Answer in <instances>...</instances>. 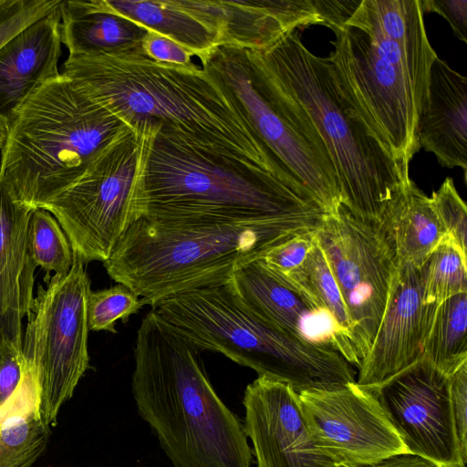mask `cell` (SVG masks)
<instances>
[{"label":"cell","instance_id":"1","mask_svg":"<svg viewBox=\"0 0 467 467\" xmlns=\"http://www.w3.org/2000/svg\"><path fill=\"white\" fill-rule=\"evenodd\" d=\"M420 0H360L330 27L327 57L365 119L409 171L420 150L418 122L438 57L425 30Z\"/></svg>","mask_w":467,"mask_h":467},{"label":"cell","instance_id":"2","mask_svg":"<svg viewBox=\"0 0 467 467\" xmlns=\"http://www.w3.org/2000/svg\"><path fill=\"white\" fill-rule=\"evenodd\" d=\"M60 74L134 130L165 125L278 177L234 99L196 64H166L144 55H69Z\"/></svg>","mask_w":467,"mask_h":467},{"label":"cell","instance_id":"3","mask_svg":"<svg viewBox=\"0 0 467 467\" xmlns=\"http://www.w3.org/2000/svg\"><path fill=\"white\" fill-rule=\"evenodd\" d=\"M132 396L174 467H251L244 422L220 399L200 350L153 309L137 331Z\"/></svg>","mask_w":467,"mask_h":467},{"label":"cell","instance_id":"4","mask_svg":"<svg viewBox=\"0 0 467 467\" xmlns=\"http://www.w3.org/2000/svg\"><path fill=\"white\" fill-rule=\"evenodd\" d=\"M140 217L221 223L326 213L273 172L202 147L165 125L146 126Z\"/></svg>","mask_w":467,"mask_h":467},{"label":"cell","instance_id":"5","mask_svg":"<svg viewBox=\"0 0 467 467\" xmlns=\"http://www.w3.org/2000/svg\"><path fill=\"white\" fill-rule=\"evenodd\" d=\"M247 50L311 119L335 168L341 204L362 222L383 224L410 182L409 171L360 113L332 64L309 51L298 29L267 49Z\"/></svg>","mask_w":467,"mask_h":467},{"label":"cell","instance_id":"6","mask_svg":"<svg viewBox=\"0 0 467 467\" xmlns=\"http://www.w3.org/2000/svg\"><path fill=\"white\" fill-rule=\"evenodd\" d=\"M326 214L241 223L140 217L103 265L110 278L151 306L182 292L228 283L237 269L273 248L317 232Z\"/></svg>","mask_w":467,"mask_h":467},{"label":"cell","instance_id":"7","mask_svg":"<svg viewBox=\"0 0 467 467\" xmlns=\"http://www.w3.org/2000/svg\"><path fill=\"white\" fill-rule=\"evenodd\" d=\"M128 126L59 73L41 84L11 120L0 182L16 202L44 208Z\"/></svg>","mask_w":467,"mask_h":467},{"label":"cell","instance_id":"8","mask_svg":"<svg viewBox=\"0 0 467 467\" xmlns=\"http://www.w3.org/2000/svg\"><path fill=\"white\" fill-rule=\"evenodd\" d=\"M151 307L200 351L221 353L258 376L288 384L296 393L356 381L355 371L341 354L268 323L229 283L182 292Z\"/></svg>","mask_w":467,"mask_h":467},{"label":"cell","instance_id":"9","mask_svg":"<svg viewBox=\"0 0 467 467\" xmlns=\"http://www.w3.org/2000/svg\"><path fill=\"white\" fill-rule=\"evenodd\" d=\"M203 68L234 99L278 177L327 214L340 208L337 173L303 108L285 93L248 50L218 47L200 58Z\"/></svg>","mask_w":467,"mask_h":467},{"label":"cell","instance_id":"10","mask_svg":"<svg viewBox=\"0 0 467 467\" xmlns=\"http://www.w3.org/2000/svg\"><path fill=\"white\" fill-rule=\"evenodd\" d=\"M84 263L74 255L65 275L44 278L38 285L24 330L22 355L31 369L36 410L46 426L54 425L89 367L87 302L90 279Z\"/></svg>","mask_w":467,"mask_h":467},{"label":"cell","instance_id":"11","mask_svg":"<svg viewBox=\"0 0 467 467\" xmlns=\"http://www.w3.org/2000/svg\"><path fill=\"white\" fill-rule=\"evenodd\" d=\"M144 157L143 131L128 126L73 185L42 208L57 219L84 264L108 260L137 220Z\"/></svg>","mask_w":467,"mask_h":467},{"label":"cell","instance_id":"12","mask_svg":"<svg viewBox=\"0 0 467 467\" xmlns=\"http://www.w3.org/2000/svg\"><path fill=\"white\" fill-rule=\"evenodd\" d=\"M338 285L351 324L359 368L382 319L400 260L388 223L370 224L343 205L326 214L316 234Z\"/></svg>","mask_w":467,"mask_h":467},{"label":"cell","instance_id":"13","mask_svg":"<svg viewBox=\"0 0 467 467\" xmlns=\"http://www.w3.org/2000/svg\"><path fill=\"white\" fill-rule=\"evenodd\" d=\"M297 395L313 444L336 467L368 465L409 453L369 389L353 382Z\"/></svg>","mask_w":467,"mask_h":467},{"label":"cell","instance_id":"14","mask_svg":"<svg viewBox=\"0 0 467 467\" xmlns=\"http://www.w3.org/2000/svg\"><path fill=\"white\" fill-rule=\"evenodd\" d=\"M367 388V387H366ZM369 389L409 453L435 467H465L450 394V375L423 358Z\"/></svg>","mask_w":467,"mask_h":467},{"label":"cell","instance_id":"15","mask_svg":"<svg viewBox=\"0 0 467 467\" xmlns=\"http://www.w3.org/2000/svg\"><path fill=\"white\" fill-rule=\"evenodd\" d=\"M256 315L304 341L332 348L349 363L358 361L349 337L307 294L270 270L262 259L237 269L228 282Z\"/></svg>","mask_w":467,"mask_h":467},{"label":"cell","instance_id":"16","mask_svg":"<svg viewBox=\"0 0 467 467\" xmlns=\"http://www.w3.org/2000/svg\"><path fill=\"white\" fill-rule=\"evenodd\" d=\"M243 404L257 467H336L313 444L298 395L288 384L258 376L247 385Z\"/></svg>","mask_w":467,"mask_h":467},{"label":"cell","instance_id":"17","mask_svg":"<svg viewBox=\"0 0 467 467\" xmlns=\"http://www.w3.org/2000/svg\"><path fill=\"white\" fill-rule=\"evenodd\" d=\"M437 306L422 303L418 268L400 263L382 319L358 368L356 382L374 387L419 360Z\"/></svg>","mask_w":467,"mask_h":467},{"label":"cell","instance_id":"18","mask_svg":"<svg viewBox=\"0 0 467 467\" xmlns=\"http://www.w3.org/2000/svg\"><path fill=\"white\" fill-rule=\"evenodd\" d=\"M219 36L220 47L267 49L287 33L326 26L318 0H178Z\"/></svg>","mask_w":467,"mask_h":467},{"label":"cell","instance_id":"19","mask_svg":"<svg viewBox=\"0 0 467 467\" xmlns=\"http://www.w3.org/2000/svg\"><path fill=\"white\" fill-rule=\"evenodd\" d=\"M31 209L0 182V342L22 352L23 321L34 299L35 270L27 247Z\"/></svg>","mask_w":467,"mask_h":467},{"label":"cell","instance_id":"20","mask_svg":"<svg viewBox=\"0 0 467 467\" xmlns=\"http://www.w3.org/2000/svg\"><path fill=\"white\" fill-rule=\"evenodd\" d=\"M61 44L58 8L0 47V115L9 122L41 84L60 73Z\"/></svg>","mask_w":467,"mask_h":467},{"label":"cell","instance_id":"21","mask_svg":"<svg viewBox=\"0 0 467 467\" xmlns=\"http://www.w3.org/2000/svg\"><path fill=\"white\" fill-rule=\"evenodd\" d=\"M418 141L441 165L462 168L466 177L467 78L439 57L431 65Z\"/></svg>","mask_w":467,"mask_h":467},{"label":"cell","instance_id":"22","mask_svg":"<svg viewBox=\"0 0 467 467\" xmlns=\"http://www.w3.org/2000/svg\"><path fill=\"white\" fill-rule=\"evenodd\" d=\"M60 36L69 55H144L147 29L119 15L98 8L91 1H62Z\"/></svg>","mask_w":467,"mask_h":467},{"label":"cell","instance_id":"23","mask_svg":"<svg viewBox=\"0 0 467 467\" xmlns=\"http://www.w3.org/2000/svg\"><path fill=\"white\" fill-rule=\"evenodd\" d=\"M99 9L134 21L189 49L199 59L218 47L217 33L182 8L178 0H92Z\"/></svg>","mask_w":467,"mask_h":467},{"label":"cell","instance_id":"24","mask_svg":"<svg viewBox=\"0 0 467 467\" xmlns=\"http://www.w3.org/2000/svg\"><path fill=\"white\" fill-rule=\"evenodd\" d=\"M386 223L391 228L400 263L417 268L445 236L430 197L411 180Z\"/></svg>","mask_w":467,"mask_h":467},{"label":"cell","instance_id":"25","mask_svg":"<svg viewBox=\"0 0 467 467\" xmlns=\"http://www.w3.org/2000/svg\"><path fill=\"white\" fill-rule=\"evenodd\" d=\"M420 358L448 375L467 362V293L438 305Z\"/></svg>","mask_w":467,"mask_h":467},{"label":"cell","instance_id":"26","mask_svg":"<svg viewBox=\"0 0 467 467\" xmlns=\"http://www.w3.org/2000/svg\"><path fill=\"white\" fill-rule=\"evenodd\" d=\"M467 254L444 236L418 268L421 300L439 305L458 294L467 293Z\"/></svg>","mask_w":467,"mask_h":467},{"label":"cell","instance_id":"27","mask_svg":"<svg viewBox=\"0 0 467 467\" xmlns=\"http://www.w3.org/2000/svg\"><path fill=\"white\" fill-rule=\"evenodd\" d=\"M281 276L307 294L327 310L352 343L351 324L348 311L326 255L317 243V236L316 243L304 263L289 274Z\"/></svg>","mask_w":467,"mask_h":467},{"label":"cell","instance_id":"28","mask_svg":"<svg viewBox=\"0 0 467 467\" xmlns=\"http://www.w3.org/2000/svg\"><path fill=\"white\" fill-rule=\"evenodd\" d=\"M27 247L36 266L47 274L68 273L74 262L69 241L57 219L47 210H33L27 226Z\"/></svg>","mask_w":467,"mask_h":467},{"label":"cell","instance_id":"29","mask_svg":"<svg viewBox=\"0 0 467 467\" xmlns=\"http://www.w3.org/2000/svg\"><path fill=\"white\" fill-rule=\"evenodd\" d=\"M147 302L143 298L139 299V296L123 284L90 290L87 302L88 329L117 333V320L127 322Z\"/></svg>","mask_w":467,"mask_h":467},{"label":"cell","instance_id":"30","mask_svg":"<svg viewBox=\"0 0 467 467\" xmlns=\"http://www.w3.org/2000/svg\"><path fill=\"white\" fill-rule=\"evenodd\" d=\"M430 199L445 236L466 254L467 208L455 188L453 180L446 178Z\"/></svg>","mask_w":467,"mask_h":467},{"label":"cell","instance_id":"31","mask_svg":"<svg viewBox=\"0 0 467 467\" xmlns=\"http://www.w3.org/2000/svg\"><path fill=\"white\" fill-rule=\"evenodd\" d=\"M62 0H0V47L36 21L57 11Z\"/></svg>","mask_w":467,"mask_h":467},{"label":"cell","instance_id":"32","mask_svg":"<svg viewBox=\"0 0 467 467\" xmlns=\"http://www.w3.org/2000/svg\"><path fill=\"white\" fill-rule=\"evenodd\" d=\"M317 232L295 237L273 248L261 259L270 270L285 275L304 263L316 243Z\"/></svg>","mask_w":467,"mask_h":467},{"label":"cell","instance_id":"33","mask_svg":"<svg viewBox=\"0 0 467 467\" xmlns=\"http://www.w3.org/2000/svg\"><path fill=\"white\" fill-rule=\"evenodd\" d=\"M141 49L145 57L154 61L185 67L194 65L192 51L150 30L142 39Z\"/></svg>","mask_w":467,"mask_h":467},{"label":"cell","instance_id":"34","mask_svg":"<svg viewBox=\"0 0 467 467\" xmlns=\"http://www.w3.org/2000/svg\"><path fill=\"white\" fill-rule=\"evenodd\" d=\"M450 394L460 445L467 455V362L450 375Z\"/></svg>","mask_w":467,"mask_h":467},{"label":"cell","instance_id":"35","mask_svg":"<svg viewBox=\"0 0 467 467\" xmlns=\"http://www.w3.org/2000/svg\"><path fill=\"white\" fill-rule=\"evenodd\" d=\"M423 14L437 13L448 21L455 36L467 42V0H420Z\"/></svg>","mask_w":467,"mask_h":467},{"label":"cell","instance_id":"36","mask_svg":"<svg viewBox=\"0 0 467 467\" xmlns=\"http://www.w3.org/2000/svg\"><path fill=\"white\" fill-rule=\"evenodd\" d=\"M355 467H435L431 462L410 453L393 456L376 463Z\"/></svg>","mask_w":467,"mask_h":467},{"label":"cell","instance_id":"37","mask_svg":"<svg viewBox=\"0 0 467 467\" xmlns=\"http://www.w3.org/2000/svg\"><path fill=\"white\" fill-rule=\"evenodd\" d=\"M36 459L15 451L0 441V467H31Z\"/></svg>","mask_w":467,"mask_h":467},{"label":"cell","instance_id":"38","mask_svg":"<svg viewBox=\"0 0 467 467\" xmlns=\"http://www.w3.org/2000/svg\"><path fill=\"white\" fill-rule=\"evenodd\" d=\"M10 132V122L7 119L0 115V149L2 150L8 140Z\"/></svg>","mask_w":467,"mask_h":467}]
</instances>
